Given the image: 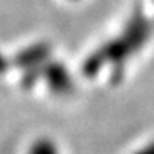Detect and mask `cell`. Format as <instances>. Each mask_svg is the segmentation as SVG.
Segmentation results:
<instances>
[{
	"label": "cell",
	"instance_id": "cell-1",
	"mask_svg": "<svg viewBox=\"0 0 154 154\" xmlns=\"http://www.w3.org/2000/svg\"><path fill=\"white\" fill-rule=\"evenodd\" d=\"M30 154H55V151L49 142H38L32 146Z\"/></svg>",
	"mask_w": 154,
	"mask_h": 154
}]
</instances>
